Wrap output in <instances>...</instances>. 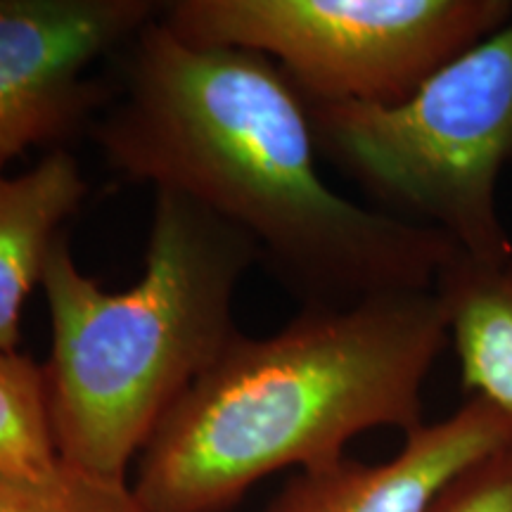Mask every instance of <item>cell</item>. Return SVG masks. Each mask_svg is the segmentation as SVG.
Segmentation results:
<instances>
[{
  "instance_id": "6da1fadb",
  "label": "cell",
  "mask_w": 512,
  "mask_h": 512,
  "mask_svg": "<svg viewBox=\"0 0 512 512\" xmlns=\"http://www.w3.org/2000/svg\"><path fill=\"white\" fill-rule=\"evenodd\" d=\"M117 62L91 126L105 164L245 233L302 309L434 290L458 247L323 181L306 102L271 57L192 46L157 15Z\"/></svg>"
},
{
  "instance_id": "7a4b0ae2",
  "label": "cell",
  "mask_w": 512,
  "mask_h": 512,
  "mask_svg": "<svg viewBox=\"0 0 512 512\" xmlns=\"http://www.w3.org/2000/svg\"><path fill=\"white\" fill-rule=\"evenodd\" d=\"M448 347L434 290L311 306L271 337L238 332L157 425L133 491L150 512H228L275 472L339 463L361 434L418 430Z\"/></svg>"
},
{
  "instance_id": "3957f363",
  "label": "cell",
  "mask_w": 512,
  "mask_h": 512,
  "mask_svg": "<svg viewBox=\"0 0 512 512\" xmlns=\"http://www.w3.org/2000/svg\"><path fill=\"white\" fill-rule=\"evenodd\" d=\"M259 264L245 233L174 190H155L140 280L107 292L64 233L43 271L50 425L64 465L126 484L169 408L238 335L235 292Z\"/></svg>"
},
{
  "instance_id": "277c9868",
  "label": "cell",
  "mask_w": 512,
  "mask_h": 512,
  "mask_svg": "<svg viewBox=\"0 0 512 512\" xmlns=\"http://www.w3.org/2000/svg\"><path fill=\"white\" fill-rule=\"evenodd\" d=\"M318 155L392 214L486 264L512 259L498 181L512 166V24L394 107L306 102Z\"/></svg>"
},
{
  "instance_id": "5b68a950",
  "label": "cell",
  "mask_w": 512,
  "mask_h": 512,
  "mask_svg": "<svg viewBox=\"0 0 512 512\" xmlns=\"http://www.w3.org/2000/svg\"><path fill=\"white\" fill-rule=\"evenodd\" d=\"M159 19L271 57L304 102L394 107L512 24V0H166Z\"/></svg>"
},
{
  "instance_id": "8992f818",
  "label": "cell",
  "mask_w": 512,
  "mask_h": 512,
  "mask_svg": "<svg viewBox=\"0 0 512 512\" xmlns=\"http://www.w3.org/2000/svg\"><path fill=\"white\" fill-rule=\"evenodd\" d=\"M159 10L157 0H0V159L91 131L112 98L95 64Z\"/></svg>"
},
{
  "instance_id": "52a82bcc",
  "label": "cell",
  "mask_w": 512,
  "mask_h": 512,
  "mask_svg": "<svg viewBox=\"0 0 512 512\" xmlns=\"http://www.w3.org/2000/svg\"><path fill=\"white\" fill-rule=\"evenodd\" d=\"M508 444L512 413L470 396L448 418L403 434V446L389 460L344 458L299 472L264 512H425L458 472Z\"/></svg>"
},
{
  "instance_id": "ba28073f",
  "label": "cell",
  "mask_w": 512,
  "mask_h": 512,
  "mask_svg": "<svg viewBox=\"0 0 512 512\" xmlns=\"http://www.w3.org/2000/svg\"><path fill=\"white\" fill-rule=\"evenodd\" d=\"M0 159V351H19L22 311L67 223L79 214L88 181L69 147L10 176Z\"/></svg>"
},
{
  "instance_id": "9c48e42d",
  "label": "cell",
  "mask_w": 512,
  "mask_h": 512,
  "mask_svg": "<svg viewBox=\"0 0 512 512\" xmlns=\"http://www.w3.org/2000/svg\"><path fill=\"white\" fill-rule=\"evenodd\" d=\"M434 292L444 304L465 392L512 413V259L486 264L456 252Z\"/></svg>"
},
{
  "instance_id": "30bf717a",
  "label": "cell",
  "mask_w": 512,
  "mask_h": 512,
  "mask_svg": "<svg viewBox=\"0 0 512 512\" xmlns=\"http://www.w3.org/2000/svg\"><path fill=\"white\" fill-rule=\"evenodd\" d=\"M60 470L46 370L22 351H0V472L43 484Z\"/></svg>"
},
{
  "instance_id": "8fae6325",
  "label": "cell",
  "mask_w": 512,
  "mask_h": 512,
  "mask_svg": "<svg viewBox=\"0 0 512 512\" xmlns=\"http://www.w3.org/2000/svg\"><path fill=\"white\" fill-rule=\"evenodd\" d=\"M0 512H150L131 484L107 482L64 465L50 482L31 484L0 472Z\"/></svg>"
},
{
  "instance_id": "7c38bea8",
  "label": "cell",
  "mask_w": 512,
  "mask_h": 512,
  "mask_svg": "<svg viewBox=\"0 0 512 512\" xmlns=\"http://www.w3.org/2000/svg\"><path fill=\"white\" fill-rule=\"evenodd\" d=\"M425 512H512V444L458 472Z\"/></svg>"
}]
</instances>
